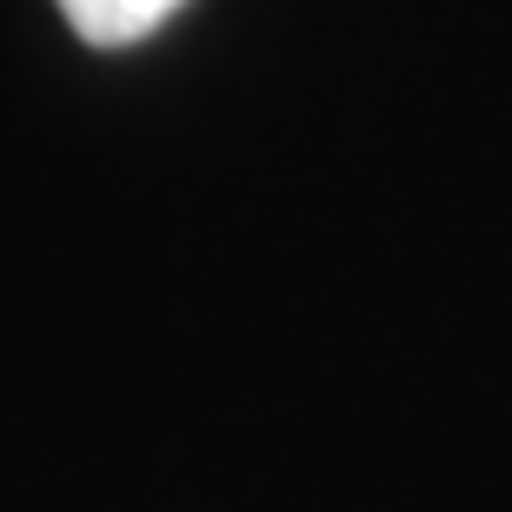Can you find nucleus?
Returning <instances> with one entry per match:
<instances>
[{
    "label": "nucleus",
    "mask_w": 512,
    "mask_h": 512,
    "mask_svg": "<svg viewBox=\"0 0 512 512\" xmlns=\"http://www.w3.org/2000/svg\"><path fill=\"white\" fill-rule=\"evenodd\" d=\"M60 14L87 47H133L180 14V0H60Z\"/></svg>",
    "instance_id": "nucleus-1"
}]
</instances>
